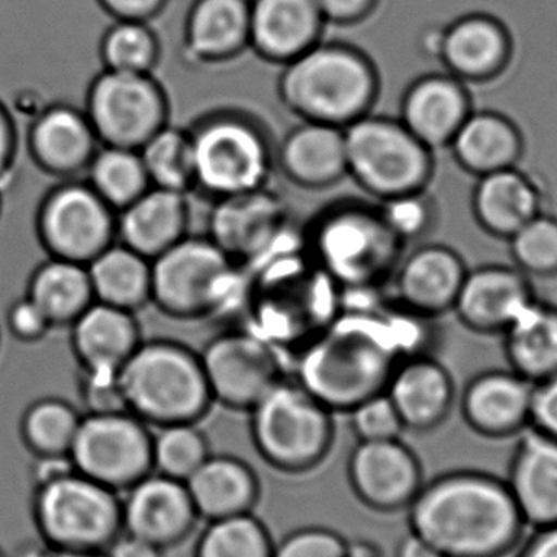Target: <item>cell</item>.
<instances>
[{
	"instance_id": "obj_5",
	"label": "cell",
	"mask_w": 557,
	"mask_h": 557,
	"mask_svg": "<svg viewBox=\"0 0 557 557\" xmlns=\"http://www.w3.org/2000/svg\"><path fill=\"white\" fill-rule=\"evenodd\" d=\"M195 191L212 201L267 188L276 149L264 127L238 111H215L188 129Z\"/></svg>"
},
{
	"instance_id": "obj_40",
	"label": "cell",
	"mask_w": 557,
	"mask_h": 557,
	"mask_svg": "<svg viewBox=\"0 0 557 557\" xmlns=\"http://www.w3.org/2000/svg\"><path fill=\"white\" fill-rule=\"evenodd\" d=\"M157 429L152 435V470L185 483L211 457L208 438L198 424Z\"/></svg>"
},
{
	"instance_id": "obj_35",
	"label": "cell",
	"mask_w": 557,
	"mask_h": 557,
	"mask_svg": "<svg viewBox=\"0 0 557 557\" xmlns=\"http://www.w3.org/2000/svg\"><path fill=\"white\" fill-rule=\"evenodd\" d=\"M29 298L45 311L49 321L77 320L95 301L87 268L64 258L38 271Z\"/></svg>"
},
{
	"instance_id": "obj_18",
	"label": "cell",
	"mask_w": 557,
	"mask_h": 557,
	"mask_svg": "<svg viewBox=\"0 0 557 557\" xmlns=\"http://www.w3.org/2000/svg\"><path fill=\"white\" fill-rule=\"evenodd\" d=\"M535 297L532 278L513 264H481L468 268L451 313L473 333L503 334Z\"/></svg>"
},
{
	"instance_id": "obj_33",
	"label": "cell",
	"mask_w": 557,
	"mask_h": 557,
	"mask_svg": "<svg viewBox=\"0 0 557 557\" xmlns=\"http://www.w3.org/2000/svg\"><path fill=\"white\" fill-rule=\"evenodd\" d=\"M33 144L42 162L59 172H71L94 159L98 137L85 111L54 104L39 114L33 126Z\"/></svg>"
},
{
	"instance_id": "obj_20",
	"label": "cell",
	"mask_w": 557,
	"mask_h": 557,
	"mask_svg": "<svg viewBox=\"0 0 557 557\" xmlns=\"http://www.w3.org/2000/svg\"><path fill=\"white\" fill-rule=\"evenodd\" d=\"M471 111L467 85L454 75L434 72L409 82L399 104V121L435 152L450 146Z\"/></svg>"
},
{
	"instance_id": "obj_26",
	"label": "cell",
	"mask_w": 557,
	"mask_h": 557,
	"mask_svg": "<svg viewBox=\"0 0 557 557\" xmlns=\"http://www.w3.org/2000/svg\"><path fill=\"white\" fill-rule=\"evenodd\" d=\"M448 149L455 162L478 178L519 165L525 152V134L509 114L474 108Z\"/></svg>"
},
{
	"instance_id": "obj_6",
	"label": "cell",
	"mask_w": 557,
	"mask_h": 557,
	"mask_svg": "<svg viewBox=\"0 0 557 557\" xmlns=\"http://www.w3.org/2000/svg\"><path fill=\"white\" fill-rule=\"evenodd\" d=\"M347 176L376 202L425 191L435 172L434 150L399 117L366 114L344 129Z\"/></svg>"
},
{
	"instance_id": "obj_4",
	"label": "cell",
	"mask_w": 557,
	"mask_h": 557,
	"mask_svg": "<svg viewBox=\"0 0 557 557\" xmlns=\"http://www.w3.org/2000/svg\"><path fill=\"white\" fill-rule=\"evenodd\" d=\"M278 91L285 107L301 121L346 129L370 113L376 78L362 55L318 46L288 61Z\"/></svg>"
},
{
	"instance_id": "obj_24",
	"label": "cell",
	"mask_w": 557,
	"mask_h": 557,
	"mask_svg": "<svg viewBox=\"0 0 557 557\" xmlns=\"http://www.w3.org/2000/svg\"><path fill=\"white\" fill-rule=\"evenodd\" d=\"M545 211V195L519 165L478 176L471 193L474 221L491 237L509 240L520 227Z\"/></svg>"
},
{
	"instance_id": "obj_48",
	"label": "cell",
	"mask_w": 557,
	"mask_h": 557,
	"mask_svg": "<svg viewBox=\"0 0 557 557\" xmlns=\"http://www.w3.org/2000/svg\"><path fill=\"white\" fill-rule=\"evenodd\" d=\"M10 320H12V326L16 333L25 337H33L38 336V334L45 331L49 318L46 317L45 311L32 298H28V300H23L15 305Z\"/></svg>"
},
{
	"instance_id": "obj_7",
	"label": "cell",
	"mask_w": 557,
	"mask_h": 557,
	"mask_svg": "<svg viewBox=\"0 0 557 557\" xmlns=\"http://www.w3.org/2000/svg\"><path fill=\"white\" fill-rule=\"evenodd\" d=\"M250 432L268 465L282 473H308L333 447V411L300 382L282 379L251 409Z\"/></svg>"
},
{
	"instance_id": "obj_8",
	"label": "cell",
	"mask_w": 557,
	"mask_h": 557,
	"mask_svg": "<svg viewBox=\"0 0 557 557\" xmlns=\"http://www.w3.org/2000/svg\"><path fill=\"white\" fill-rule=\"evenodd\" d=\"M405 248L380 206L341 205L313 228V251L321 267L354 288L370 287L395 273Z\"/></svg>"
},
{
	"instance_id": "obj_29",
	"label": "cell",
	"mask_w": 557,
	"mask_h": 557,
	"mask_svg": "<svg viewBox=\"0 0 557 557\" xmlns=\"http://www.w3.org/2000/svg\"><path fill=\"white\" fill-rule=\"evenodd\" d=\"M321 16L314 0H253L248 39L267 58L288 62L311 48Z\"/></svg>"
},
{
	"instance_id": "obj_39",
	"label": "cell",
	"mask_w": 557,
	"mask_h": 557,
	"mask_svg": "<svg viewBox=\"0 0 557 557\" xmlns=\"http://www.w3.org/2000/svg\"><path fill=\"white\" fill-rule=\"evenodd\" d=\"M81 421L65 403H38L23 419V438L38 458H69Z\"/></svg>"
},
{
	"instance_id": "obj_27",
	"label": "cell",
	"mask_w": 557,
	"mask_h": 557,
	"mask_svg": "<svg viewBox=\"0 0 557 557\" xmlns=\"http://www.w3.org/2000/svg\"><path fill=\"white\" fill-rule=\"evenodd\" d=\"M185 484L199 519L208 522L251 513L260 499L253 468L228 455H211Z\"/></svg>"
},
{
	"instance_id": "obj_37",
	"label": "cell",
	"mask_w": 557,
	"mask_h": 557,
	"mask_svg": "<svg viewBox=\"0 0 557 557\" xmlns=\"http://www.w3.org/2000/svg\"><path fill=\"white\" fill-rule=\"evenodd\" d=\"M150 185L170 191H195V159L189 133L166 124L140 147Z\"/></svg>"
},
{
	"instance_id": "obj_19",
	"label": "cell",
	"mask_w": 557,
	"mask_h": 557,
	"mask_svg": "<svg viewBox=\"0 0 557 557\" xmlns=\"http://www.w3.org/2000/svg\"><path fill=\"white\" fill-rule=\"evenodd\" d=\"M468 267L454 248L424 244L409 251L393 273L399 307L435 318L454 311Z\"/></svg>"
},
{
	"instance_id": "obj_50",
	"label": "cell",
	"mask_w": 557,
	"mask_h": 557,
	"mask_svg": "<svg viewBox=\"0 0 557 557\" xmlns=\"http://www.w3.org/2000/svg\"><path fill=\"white\" fill-rule=\"evenodd\" d=\"M108 13L116 20H144L159 9L162 0H100Z\"/></svg>"
},
{
	"instance_id": "obj_51",
	"label": "cell",
	"mask_w": 557,
	"mask_h": 557,
	"mask_svg": "<svg viewBox=\"0 0 557 557\" xmlns=\"http://www.w3.org/2000/svg\"><path fill=\"white\" fill-rule=\"evenodd\" d=\"M103 557H165L163 549L143 542V540L134 539L127 533H121L103 553Z\"/></svg>"
},
{
	"instance_id": "obj_52",
	"label": "cell",
	"mask_w": 557,
	"mask_h": 557,
	"mask_svg": "<svg viewBox=\"0 0 557 557\" xmlns=\"http://www.w3.org/2000/svg\"><path fill=\"white\" fill-rule=\"evenodd\" d=\"M321 15L331 20H347L367 10L370 0H314Z\"/></svg>"
},
{
	"instance_id": "obj_46",
	"label": "cell",
	"mask_w": 557,
	"mask_h": 557,
	"mask_svg": "<svg viewBox=\"0 0 557 557\" xmlns=\"http://www.w3.org/2000/svg\"><path fill=\"white\" fill-rule=\"evenodd\" d=\"M82 392L90 414L127 411L117 373L85 370Z\"/></svg>"
},
{
	"instance_id": "obj_28",
	"label": "cell",
	"mask_w": 557,
	"mask_h": 557,
	"mask_svg": "<svg viewBox=\"0 0 557 557\" xmlns=\"http://www.w3.org/2000/svg\"><path fill=\"white\" fill-rule=\"evenodd\" d=\"M133 311L95 300L75 320L74 344L85 370L117 373L143 343Z\"/></svg>"
},
{
	"instance_id": "obj_57",
	"label": "cell",
	"mask_w": 557,
	"mask_h": 557,
	"mask_svg": "<svg viewBox=\"0 0 557 557\" xmlns=\"http://www.w3.org/2000/svg\"><path fill=\"white\" fill-rule=\"evenodd\" d=\"M0 557H7L5 553H3L2 549H0Z\"/></svg>"
},
{
	"instance_id": "obj_11",
	"label": "cell",
	"mask_w": 557,
	"mask_h": 557,
	"mask_svg": "<svg viewBox=\"0 0 557 557\" xmlns=\"http://www.w3.org/2000/svg\"><path fill=\"white\" fill-rule=\"evenodd\" d=\"M85 114L103 146L140 150L169 124V101L149 74L107 69L88 88Z\"/></svg>"
},
{
	"instance_id": "obj_1",
	"label": "cell",
	"mask_w": 557,
	"mask_h": 557,
	"mask_svg": "<svg viewBox=\"0 0 557 557\" xmlns=\"http://www.w3.org/2000/svg\"><path fill=\"white\" fill-rule=\"evenodd\" d=\"M409 532L444 557H507L527 536L506 480L457 470L424 481L408 507Z\"/></svg>"
},
{
	"instance_id": "obj_38",
	"label": "cell",
	"mask_w": 557,
	"mask_h": 557,
	"mask_svg": "<svg viewBox=\"0 0 557 557\" xmlns=\"http://www.w3.org/2000/svg\"><path fill=\"white\" fill-rule=\"evenodd\" d=\"M267 525L251 513L212 520L196 543L195 557H273Z\"/></svg>"
},
{
	"instance_id": "obj_42",
	"label": "cell",
	"mask_w": 557,
	"mask_h": 557,
	"mask_svg": "<svg viewBox=\"0 0 557 557\" xmlns=\"http://www.w3.org/2000/svg\"><path fill=\"white\" fill-rule=\"evenodd\" d=\"M156 39L137 20H117L104 33L101 61L108 71L147 74L156 59Z\"/></svg>"
},
{
	"instance_id": "obj_56",
	"label": "cell",
	"mask_w": 557,
	"mask_h": 557,
	"mask_svg": "<svg viewBox=\"0 0 557 557\" xmlns=\"http://www.w3.org/2000/svg\"><path fill=\"white\" fill-rule=\"evenodd\" d=\"M344 557H382V553L372 543L357 542L349 545L347 543L346 555Z\"/></svg>"
},
{
	"instance_id": "obj_2",
	"label": "cell",
	"mask_w": 557,
	"mask_h": 557,
	"mask_svg": "<svg viewBox=\"0 0 557 557\" xmlns=\"http://www.w3.org/2000/svg\"><path fill=\"white\" fill-rule=\"evenodd\" d=\"M33 517L45 545L65 552L103 555L123 533L120 493L75 471L69 458H39Z\"/></svg>"
},
{
	"instance_id": "obj_21",
	"label": "cell",
	"mask_w": 557,
	"mask_h": 557,
	"mask_svg": "<svg viewBox=\"0 0 557 557\" xmlns=\"http://www.w3.org/2000/svg\"><path fill=\"white\" fill-rule=\"evenodd\" d=\"M385 392L398 411L405 431L418 434L444 424L457 401L454 376L431 354L398 362Z\"/></svg>"
},
{
	"instance_id": "obj_3",
	"label": "cell",
	"mask_w": 557,
	"mask_h": 557,
	"mask_svg": "<svg viewBox=\"0 0 557 557\" xmlns=\"http://www.w3.org/2000/svg\"><path fill=\"white\" fill-rule=\"evenodd\" d=\"M117 379L127 411L153 428L198 424L214 406L201 356L178 341H143Z\"/></svg>"
},
{
	"instance_id": "obj_10",
	"label": "cell",
	"mask_w": 557,
	"mask_h": 557,
	"mask_svg": "<svg viewBox=\"0 0 557 557\" xmlns=\"http://www.w3.org/2000/svg\"><path fill=\"white\" fill-rule=\"evenodd\" d=\"M150 425L129 411L82 418L69 461L84 476L121 493L152 473Z\"/></svg>"
},
{
	"instance_id": "obj_23",
	"label": "cell",
	"mask_w": 557,
	"mask_h": 557,
	"mask_svg": "<svg viewBox=\"0 0 557 557\" xmlns=\"http://www.w3.org/2000/svg\"><path fill=\"white\" fill-rule=\"evenodd\" d=\"M276 166L297 188L308 191L333 188L347 176L344 129L301 121L278 144Z\"/></svg>"
},
{
	"instance_id": "obj_17",
	"label": "cell",
	"mask_w": 557,
	"mask_h": 557,
	"mask_svg": "<svg viewBox=\"0 0 557 557\" xmlns=\"http://www.w3.org/2000/svg\"><path fill=\"white\" fill-rule=\"evenodd\" d=\"M287 212L268 188L214 201L208 237L237 261L255 260L270 250L284 228Z\"/></svg>"
},
{
	"instance_id": "obj_55",
	"label": "cell",
	"mask_w": 557,
	"mask_h": 557,
	"mask_svg": "<svg viewBox=\"0 0 557 557\" xmlns=\"http://www.w3.org/2000/svg\"><path fill=\"white\" fill-rule=\"evenodd\" d=\"M23 557H103V555H98V553L65 552V549L46 546L45 549H29Z\"/></svg>"
},
{
	"instance_id": "obj_9",
	"label": "cell",
	"mask_w": 557,
	"mask_h": 557,
	"mask_svg": "<svg viewBox=\"0 0 557 557\" xmlns=\"http://www.w3.org/2000/svg\"><path fill=\"white\" fill-rule=\"evenodd\" d=\"M235 263L208 237L186 235L152 260L150 304L165 317L191 321L221 307Z\"/></svg>"
},
{
	"instance_id": "obj_14",
	"label": "cell",
	"mask_w": 557,
	"mask_h": 557,
	"mask_svg": "<svg viewBox=\"0 0 557 557\" xmlns=\"http://www.w3.org/2000/svg\"><path fill=\"white\" fill-rule=\"evenodd\" d=\"M42 232L64 260L90 263L113 245L116 211L90 185L65 186L49 199Z\"/></svg>"
},
{
	"instance_id": "obj_49",
	"label": "cell",
	"mask_w": 557,
	"mask_h": 557,
	"mask_svg": "<svg viewBox=\"0 0 557 557\" xmlns=\"http://www.w3.org/2000/svg\"><path fill=\"white\" fill-rule=\"evenodd\" d=\"M517 552L516 557H557V525L533 530Z\"/></svg>"
},
{
	"instance_id": "obj_36",
	"label": "cell",
	"mask_w": 557,
	"mask_h": 557,
	"mask_svg": "<svg viewBox=\"0 0 557 557\" xmlns=\"http://www.w3.org/2000/svg\"><path fill=\"white\" fill-rule=\"evenodd\" d=\"M88 166L91 188L116 214L152 186L139 150L103 146Z\"/></svg>"
},
{
	"instance_id": "obj_47",
	"label": "cell",
	"mask_w": 557,
	"mask_h": 557,
	"mask_svg": "<svg viewBox=\"0 0 557 557\" xmlns=\"http://www.w3.org/2000/svg\"><path fill=\"white\" fill-rule=\"evenodd\" d=\"M530 428L557 438V373L533 385Z\"/></svg>"
},
{
	"instance_id": "obj_41",
	"label": "cell",
	"mask_w": 557,
	"mask_h": 557,
	"mask_svg": "<svg viewBox=\"0 0 557 557\" xmlns=\"http://www.w3.org/2000/svg\"><path fill=\"white\" fill-rule=\"evenodd\" d=\"M512 264L525 276L549 278L557 276V218L548 212L520 227L509 238Z\"/></svg>"
},
{
	"instance_id": "obj_32",
	"label": "cell",
	"mask_w": 557,
	"mask_h": 557,
	"mask_svg": "<svg viewBox=\"0 0 557 557\" xmlns=\"http://www.w3.org/2000/svg\"><path fill=\"white\" fill-rule=\"evenodd\" d=\"M95 300L137 311L152 298V261L123 244H113L88 263Z\"/></svg>"
},
{
	"instance_id": "obj_34",
	"label": "cell",
	"mask_w": 557,
	"mask_h": 557,
	"mask_svg": "<svg viewBox=\"0 0 557 557\" xmlns=\"http://www.w3.org/2000/svg\"><path fill=\"white\" fill-rule=\"evenodd\" d=\"M248 32L247 0H198L189 16V48L198 58H224L244 45Z\"/></svg>"
},
{
	"instance_id": "obj_15",
	"label": "cell",
	"mask_w": 557,
	"mask_h": 557,
	"mask_svg": "<svg viewBox=\"0 0 557 557\" xmlns=\"http://www.w3.org/2000/svg\"><path fill=\"white\" fill-rule=\"evenodd\" d=\"M124 493L123 533L165 552L195 532L199 516L183 481L152 471Z\"/></svg>"
},
{
	"instance_id": "obj_44",
	"label": "cell",
	"mask_w": 557,
	"mask_h": 557,
	"mask_svg": "<svg viewBox=\"0 0 557 557\" xmlns=\"http://www.w3.org/2000/svg\"><path fill=\"white\" fill-rule=\"evenodd\" d=\"M350 429L359 442H380L401 438L405 432L401 418L386 392L376 393L354 406L349 411Z\"/></svg>"
},
{
	"instance_id": "obj_16",
	"label": "cell",
	"mask_w": 557,
	"mask_h": 557,
	"mask_svg": "<svg viewBox=\"0 0 557 557\" xmlns=\"http://www.w3.org/2000/svg\"><path fill=\"white\" fill-rule=\"evenodd\" d=\"M533 385L510 367L478 373L461 392L465 424L491 441L519 437L530 428Z\"/></svg>"
},
{
	"instance_id": "obj_22",
	"label": "cell",
	"mask_w": 557,
	"mask_h": 557,
	"mask_svg": "<svg viewBox=\"0 0 557 557\" xmlns=\"http://www.w3.org/2000/svg\"><path fill=\"white\" fill-rule=\"evenodd\" d=\"M506 483L529 529L557 525V438L525 429L517 437Z\"/></svg>"
},
{
	"instance_id": "obj_45",
	"label": "cell",
	"mask_w": 557,
	"mask_h": 557,
	"mask_svg": "<svg viewBox=\"0 0 557 557\" xmlns=\"http://www.w3.org/2000/svg\"><path fill=\"white\" fill-rule=\"evenodd\" d=\"M347 542L330 529L307 527L274 545L273 557H344Z\"/></svg>"
},
{
	"instance_id": "obj_54",
	"label": "cell",
	"mask_w": 557,
	"mask_h": 557,
	"mask_svg": "<svg viewBox=\"0 0 557 557\" xmlns=\"http://www.w3.org/2000/svg\"><path fill=\"white\" fill-rule=\"evenodd\" d=\"M10 140H12V121L7 116L5 111L0 108V169H2L7 153H9Z\"/></svg>"
},
{
	"instance_id": "obj_13",
	"label": "cell",
	"mask_w": 557,
	"mask_h": 557,
	"mask_svg": "<svg viewBox=\"0 0 557 557\" xmlns=\"http://www.w3.org/2000/svg\"><path fill=\"white\" fill-rule=\"evenodd\" d=\"M347 478L357 499L380 513L408 509L424 484L421 461L401 438L359 442L350 451Z\"/></svg>"
},
{
	"instance_id": "obj_53",
	"label": "cell",
	"mask_w": 557,
	"mask_h": 557,
	"mask_svg": "<svg viewBox=\"0 0 557 557\" xmlns=\"http://www.w3.org/2000/svg\"><path fill=\"white\" fill-rule=\"evenodd\" d=\"M395 557H444L434 546L429 545L425 540L416 533L409 532L405 539L399 542L398 548H396Z\"/></svg>"
},
{
	"instance_id": "obj_25",
	"label": "cell",
	"mask_w": 557,
	"mask_h": 557,
	"mask_svg": "<svg viewBox=\"0 0 557 557\" xmlns=\"http://www.w3.org/2000/svg\"><path fill=\"white\" fill-rule=\"evenodd\" d=\"M188 195L150 186L116 215V237L131 250L156 260L189 234Z\"/></svg>"
},
{
	"instance_id": "obj_43",
	"label": "cell",
	"mask_w": 557,
	"mask_h": 557,
	"mask_svg": "<svg viewBox=\"0 0 557 557\" xmlns=\"http://www.w3.org/2000/svg\"><path fill=\"white\" fill-rule=\"evenodd\" d=\"M379 206L389 231L406 247L422 240L434 228L437 209L428 189L379 202Z\"/></svg>"
},
{
	"instance_id": "obj_30",
	"label": "cell",
	"mask_w": 557,
	"mask_h": 557,
	"mask_svg": "<svg viewBox=\"0 0 557 557\" xmlns=\"http://www.w3.org/2000/svg\"><path fill=\"white\" fill-rule=\"evenodd\" d=\"M509 41L499 23L483 15L463 16L444 33L441 61L461 82H481L500 71Z\"/></svg>"
},
{
	"instance_id": "obj_12",
	"label": "cell",
	"mask_w": 557,
	"mask_h": 557,
	"mask_svg": "<svg viewBox=\"0 0 557 557\" xmlns=\"http://www.w3.org/2000/svg\"><path fill=\"white\" fill-rule=\"evenodd\" d=\"M199 356L214 405L234 411L250 412L284 379L274 350L245 331L212 337Z\"/></svg>"
},
{
	"instance_id": "obj_31",
	"label": "cell",
	"mask_w": 557,
	"mask_h": 557,
	"mask_svg": "<svg viewBox=\"0 0 557 557\" xmlns=\"http://www.w3.org/2000/svg\"><path fill=\"white\" fill-rule=\"evenodd\" d=\"M512 370L532 383L557 373V305L535 297L500 334Z\"/></svg>"
}]
</instances>
